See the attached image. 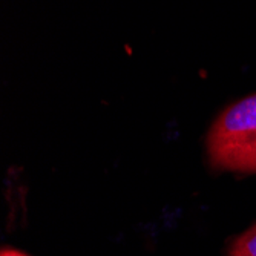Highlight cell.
<instances>
[{
    "label": "cell",
    "instance_id": "cell-2",
    "mask_svg": "<svg viewBox=\"0 0 256 256\" xmlns=\"http://www.w3.org/2000/svg\"><path fill=\"white\" fill-rule=\"evenodd\" d=\"M228 256H256V224L235 240Z\"/></svg>",
    "mask_w": 256,
    "mask_h": 256
},
{
    "label": "cell",
    "instance_id": "cell-1",
    "mask_svg": "<svg viewBox=\"0 0 256 256\" xmlns=\"http://www.w3.org/2000/svg\"><path fill=\"white\" fill-rule=\"evenodd\" d=\"M210 164L256 174V92L227 106L207 134Z\"/></svg>",
    "mask_w": 256,
    "mask_h": 256
},
{
    "label": "cell",
    "instance_id": "cell-3",
    "mask_svg": "<svg viewBox=\"0 0 256 256\" xmlns=\"http://www.w3.org/2000/svg\"><path fill=\"white\" fill-rule=\"evenodd\" d=\"M0 256H26L25 253H20L17 250H8V248H4L2 253H0Z\"/></svg>",
    "mask_w": 256,
    "mask_h": 256
}]
</instances>
